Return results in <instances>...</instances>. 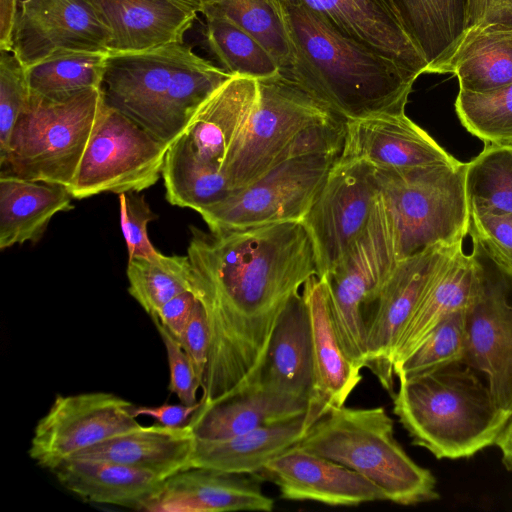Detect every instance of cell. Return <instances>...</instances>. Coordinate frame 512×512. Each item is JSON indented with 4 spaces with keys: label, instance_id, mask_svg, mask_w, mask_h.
<instances>
[{
    "label": "cell",
    "instance_id": "1",
    "mask_svg": "<svg viewBox=\"0 0 512 512\" xmlns=\"http://www.w3.org/2000/svg\"><path fill=\"white\" fill-rule=\"evenodd\" d=\"M191 291L209 331L201 405L251 385L288 300L317 275L311 238L301 221L205 232L191 227Z\"/></svg>",
    "mask_w": 512,
    "mask_h": 512
},
{
    "label": "cell",
    "instance_id": "2",
    "mask_svg": "<svg viewBox=\"0 0 512 512\" xmlns=\"http://www.w3.org/2000/svg\"><path fill=\"white\" fill-rule=\"evenodd\" d=\"M273 2L292 53L282 75L345 121L405 113L418 74L345 37L302 6Z\"/></svg>",
    "mask_w": 512,
    "mask_h": 512
},
{
    "label": "cell",
    "instance_id": "3",
    "mask_svg": "<svg viewBox=\"0 0 512 512\" xmlns=\"http://www.w3.org/2000/svg\"><path fill=\"white\" fill-rule=\"evenodd\" d=\"M231 77L183 42L109 53L101 91L109 106L170 145L206 98Z\"/></svg>",
    "mask_w": 512,
    "mask_h": 512
},
{
    "label": "cell",
    "instance_id": "4",
    "mask_svg": "<svg viewBox=\"0 0 512 512\" xmlns=\"http://www.w3.org/2000/svg\"><path fill=\"white\" fill-rule=\"evenodd\" d=\"M392 398L413 445L437 459L470 458L495 445L512 416L464 363L399 379Z\"/></svg>",
    "mask_w": 512,
    "mask_h": 512
},
{
    "label": "cell",
    "instance_id": "5",
    "mask_svg": "<svg viewBox=\"0 0 512 512\" xmlns=\"http://www.w3.org/2000/svg\"><path fill=\"white\" fill-rule=\"evenodd\" d=\"M258 91L256 79L232 76L198 107L166 154L162 177L170 204L198 211L231 193L224 170Z\"/></svg>",
    "mask_w": 512,
    "mask_h": 512
},
{
    "label": "cell",
    "instance_id": "6",
    "mask_svg": "<svg viewBox=\"0 0 512 512\" xmlns=\"http://www.w3.org/2000/svg\"><path fill=\"white\" fill-rule=\"evenodd\" d=\"M361 474L386 500L416 505L439 499L436 479L399 444L383 407H336L319 418L297 444Z\"/></svg>",
    "mask_w": 512,
    "mask_h": 512
},
{
    "label": "cell",
    "instance_id": "7",
    "mask_svg": "<svg viewBox=\"0 0 512 512\" xmlns=\"http://www.w3.org/2000/svg\"><path fill=\"white\" fill-rule=\"evenodd\" d=\"M467 162L375 168L398 261L427 247L463 243L469 233Z\"/></svg>",
    "mask_w": 512,
    "mask_h": 512
},
{
    "label": "cell",
    "instance_id": "8",
    "mask_svg": "<svg viewBox=\"0 0 512 512\" xmlns=\"http://www.w3.org/2000/svg\"><path fill=\"white\" fill-rule=\"evenodd\" d=\"M101 88L46 96L31 91L0 157V176L68 188L93 131Z\"/></svg>",
    "mask_w": 512,
    "mask_h": 512
},
{
    "label": "cell",
    "instance_id": "9",
    "mask_svg": "<svg viewBox=\"0 0 512 512\" xmlns=\"http://www.w3.org/2000/svg\"><path fill=\"white\" fill-rule=\"evenodd\" d=\"M169 145L103 99L71 185L74 199L103 192H141L154 185Z\"/></svg>",
    "mask_w": 512,
    "mask_h": 512
},
{
    "label": "cell",
    "instance_id": "10",
    "mask_svg": "<svg viewBox=\"0 0 512 512\" xmlns=\"http://www.w3.org/2000/svg\"><path fill=\"white\" fill-rule=\"evenodd\" d=\"M257 81V103L224 170L232 191L278 165L302 131L339 117L280 72Z\"/></svg>",
    "mask_w": 512,
    "mask_h": 512
},
{
    "label": "cell",
    "instance_id": "11",
    "mask_svg": "<svg viewBox=\"0 0 512 512\" xmlns=\"http://www.w3.org/2000/svg\"><path fill=\"white\" fill-rule=\"evenodd\" d=\"M339 156L311 154L286 159L197 212L212 232L302 221Z\"/></svg>",
    "mask_w": 512,
    "mask_h": 512
},
{
    "label": "cell",
    "instance_id": "12",
    "mask_svg": "<svg viewBox=\"0 0 512 512\" xmlns=\"http://www.w3.org/2000/svg\"><path fill=\"white\" fill-rule=\"evenodd\" d=\"M397 263L390 223L378 191L368 227L335 268L322 277L340 344L360 369L367 361L364 307Z\"/></svg>",
    "mask_w": 512,
    "mask_h": 512
},
{
    "label": "cell",
    "instance_id": "13",
    "mask_svg": "<svg viewBox=\"0 0 512 512\" xmlns=\"http://www.w3.org/2000/svg\"><path fill=\"white\" fill-rule=\"evenodd\" d=\"M472 241L475 290L466 309L463 363L483 373L496 403L512 411V278Z\"/></svg>",
    "mask_w": 512,
    "mask_h": 512
},
{
    "label": "cell",
    "instance_id": "14",
    "mask_svg": "<svg viewBox=\"0 0 512 512\" xmlns=\"http://www.w3.org/2000/svg\"><path fill=\"white\" fill-rule=\"evenodd\" d=\"M462 244L433 245L398 261L364 307L366 368L392 397L397 341L432 281Z\"/></svg>",
    "mask_w": 512,
    "mask_h": 512
},
{
    "label": "cell",
    "instance_id": "15",
    "mask_svg": "<svg viewBox=\"0 0 512 512\" xmlns=\"http://www.w3.org/2000/svg\"><path fill=\"white\" fill-rule=\"evenodd\" d=\"M377 196L374 167L339 156L301 221L312 241L317 276L329 274L364 233Z\"/></svg>",
    "mask_w": 512,
    "mask_h": 512
},
{
    "label": "cell",
    "instance_id": "16",
    "mask_svg": "<svg viewBox=\"0 0 512 512\" xmlns=\"http://www.w3.org/2000/svg\"><path fill=\"white\" fill-rule=\"evenodd\" d=\"M134 407L108 392L58 394L34 428L29 457L52 470L96 444L141 426Z\"/></svg>",
    "mask_w": 512,
    "mask_h": 512
},
{
    "label": "cell",
    "instance_id": "17",
    "mask_svg": "<svg viewBox=\"0 0 512 512\" xmlns=\"http://www.w3.org/2000/svg\"><path fill=\"white\" fill-rule=\"evenodd\" d=\"M110 38L97 0H22L12 52L29 67L61 52H109Z\"/></svg>",
    "mask_w": 512,
    "mask_h": 512
},
{
    "label": "cell",
    "instance_id": "18",
    "mask_svg": "<svg viewBox=\"0 0 512 512\" xmlns=\"http://www.w3.org/2000/svg\"><path fill=\"white\" fill-rule=\"evenodd\" d=\"M261 477L190 467L164 479L138 507L145 512H227L274 509Z\"/></svg>",
    "mask_w": 512,
    "mask_h": 512
},
{
    "label": "cell",
    "instance_id": "19",
    "mask_svg": "<svg viewBox=\"0 0 512 512\" xmlns=\"http://www.w3.org/2000/svg\"><path fill=\"white\" fill-rule=\"evenodd\" d=\"M257 474L276 485L286 500L330 506L386 500L383 491L361 474L297 444L269 461Z\"/></svg>",
    "mask_w": 512,
    "mask_h": 512
},
{
    "label": "cell",
    "instance_id": "20",
    "mask_svg": "<svg viewBox=\"0 0 512 512\" xmlns=\"http://www.w3.org/2000/svg\"><path fill=\"white\" fill-rule=\"evenodd\" d=\"M302 6L354 42L418 74L427 62L408 35L392 0H273Z\"/></svg>",
    "mask_w": 512,
    "mask_h": 512
},
{
    "label": "cell",
    "instance_id": "21",
    "mask_svg": "<svg viewBox=\"0 0 512 512\" xmlns=\"http://www.w3.org/2000/svg\"><path fill=\"white\" fill-rule=\"evenodd\" d=\"M301 292L311 329L313 385L305 414L310 428L331 409L343 406L362 377L338 339L325 280L314 275Z\"/></svg>",
    "mask_w": 512,
    "mask_h": 512
},
{
    "label": "cell",
    "instance_id": "22",
    "mask_svg": "<svg viewBox=\"0 0 512 512\" xmlns=\"http://www.w3.org/2000/svg\"><path fill=\"white\" fill-rule=\"evenodd\" d=\"M340 158L363 160L380 169L457 161L405 113L346 121Z\"/></svg>",
    "mask_w": 512,
    "mask_h": 512
},
{
    "label": "cell",
    "instance_id": "23",
    "mask_svg": "<svg viewBox=\"0 0 512 512\" xmlns=\"http://www.w3.org/2000/svg\"><path fill=\"white\" fill-rule=\"evenodd\" d=\"M251 385L309 402L313 385L311 329L302 292L294 294L283 308Z\"/></svg>",
    "mask_w": 512,
    "mask_h": 512
},
{
    "label": "cell",
    "instance_id": "24",
    "mask_svg": "<svg viewBox=\"0 0 512 512\" xmlns=\"http://www.w3.org/2000/svg\"><path fill=\"white\" fill-rule=\"evenodd\" d=\"M110 29L109 53L183 43L197 12L173 0H97Z\"/></svg>",
    "mask_w": 512,
    "mask_h": 512
},
{
    "label": "cell",
    "instance_id": "25",
    "mask_svg": "<svg viewBox=\"0 0 512 512\" xmlns=\"http://www.w3.org/2000/svg\"><path fill=\"white\" fill-rule=\"evenodd\" d=\"M308 400L276 394L256 385L200 405L188 425L196 439L220 440L306 414Z\"/></svg>",
    "mask_w": 512,
    "mask_h": 512
},
{
    "label": "cell",
    "instance_id": "26",
    "mask_svg": "<svg viewBox=\"0 0 512 512\" xmlns=\"http://www.w3.org/2000/svg\"><path fill=\"white\" fill-rule=\"evenodd\" d=\"M195 437L190 426H139L96 444L73 458L115 462L168 477L189 468Z\"/></svg>",
    "mask_w": 512,
    "mask_h": 512
},
{
    "label": "cell",
    "instance_id": "27",
    "mask_svg": "<svg viewBox=\"0 0 512 512\" xmlns=\"http://www.w3.org/2000/svg\"><path fill=\"white\" fill-rule=\"evenodd\" d=\"M437 74L457 77L459 90L486 92L512 82V25L477 23L467 28Z\"/></svg>",
    "mask_w": 512,
    "mask_h": 512
},
{
    "label": "cell",
    "instance_id": "28",
    "mask_svg": "<svg viewBox=\"0 0 512 512\" xmlns=\"http://www.w3.org/2000/svg\"><path fill=\"white\" fill-rule=\"evenodd\" d=\"M309 427L305 414L293 420L258 428L220 440L195 438L190 467L256 474L269 461L298 444Z\"/></svg>",
    "mask_w": 512,
    "mask_h": 512
},
{
    "label": "cell",
    "instance_id": "29",
    "mask_svg": "<svg viewBox=\"0 0 512 512\" xmlns=\"http://www.w3.org/2000/svg\"><path fill=\"white\" fill-rule=\"evenodd\" d=\"M50 471L65 489L84 501L135 510L167 478L115 462L83 458L68 459Z\"/></svg>",
    "mask_w": 512,
    "mask_h": 512
},
{
    "label": "cell",
    "instance_id": "30",
    "mask_svg": "<svg viewBox=\"0 0 512 512\" xmlns=\"http://www.w3.org/2000/svg\"><path fill=\"white\" fill-rule=\"evenodd\" d=\"M62 185L0 176V249L38 242L52 217L73 208Z\"/></svg>",
    "mask_w": 512,
    "mask_h": 512
},
{
    "label": "cell",
    "instance_id": "31",
    "mask_svg": "<svg viewBox=\"0 0 512 512\" xmlns=\"http://www.w3.org/2000/svg\"><path fill=\"white\" fill-rule=\"evenodd\" d=\"M474 290V259L460 247L432 281L402 331L394 351V365L409 356L441 321L466 310Z\"/></svg>",
    "mask_w": 512,
    "mask_h": 512
},
{
    "label": "cell",
    "instance_id": "32",
    "mask_svg": "<svg viewBox=\"0 0 512 512\" xmlns=\"http://www.w3.org/2000/svg\"><path fill=\"white\" fill-rule=\"evenodd\" d=\"M400 19L436 73L469 27V0H392Z\"/></svg>",
    "mask_w": 512,
    "mask_h": 512
},
{
    "label": "cell",
    "instance_id": "33",
    "mask_svg": "<svg viewBox=\"0 0 512 512\" xmlns=\"http://www.w3.org/2000/svg\"><path fill=\"white\" fill-rule=\"evenodd\" d=\"M202 14L205 17L206 42L226 72L256 80L270 78L280 72L273 56L250 33L220 14Z\"/></svg>",
    "mask_w": 512,
    "mask_h": 512
},
{
    "label": "cell",
    "instance_id": "34",
    "mask_svg": "<svg viewBox=\"0 0 512 512\" xmlns=\"http://www.w3.org/2000/svg\"><path fill=\"white\" fill-rule=\"evenodd\" d=\"M128 292L150 316L170 299L191 291L192 266L187 256H166L158 252L151 257L128 258Z\"/></svg>",
    "mask_w": 512,
    "mask_h": 512
},
{
    "label": "cell",
    "instance_id": "35",
    "mask_svg": "<svg viewBox=\"0 0 512 512\" xmlns=\"http://www.w3.org/2000/svg\"><path fill=\"white\" fill-rule=\"evenodd\" d=\"M108 54L85 51L53 54L26 67L30 90L54 96L101 88Z\"/></svg>",
    "mask_w": 512,
    "mask_h": 512
},
{
    "label": "cell",
    "instance_id": "36",
    "mask_svg": "<svg viewBox=\"0 0 512 512\" xmlns=\"http://www.w3.org/2000/svg\"><path fill=\"white\" fill-rule=\"evenodd\" d=\"M470 211L512 213V145L484 144L466 168Z\"/></svg>",
    "mask_w": 512,
    "mask_h": 512
},
{
    "label": "cell",
    "instance_id": "37",
    "mask_svg": "<svg viewBox=\"0 0 512 512\" xmlns=\"http://www.w3.org/2000/svg\"><path fill=\"white\" fill-rule=\"evenodd\" d=\"M220 14L255 37L281 69L288 68L292 53L289 37L273 0H202L200 13Z\"/></svg>",
    "mask_w": 512,
    "mask_h": 512
},
{
    "label": "cell",
    "instance_id": "38",
    "mask_svg": "<svg viewBox=\"0 0 512 512\" xmlns=\"http://www.w3.org/2000/svg\"><path fill=\"white\" fill-rule=\"evenodd\" d=\"M455 111L484 144L512 145V82L486 92L459 90Z\"/></svg>",
    "mask_w": 512,
    "mask_h": 512
},
{
    "label": "cell",
    "instance_id": "39",
    "mask_svg": "<svg viewBox=\"0 0 512 512\" xmlns=\"http://www.w3.org/2000/svg\"><path fill=\"white\" fill-rule=\"evenodd\" d=\"M466 345V310L449 315L404 360L394 365L399 379L463 363Z\"/></svg>",
    "mask_w": 512,
    "mask_h": 512
},
{
    "label": "cell",
    "instance_id": "40",
    "mask_svg": "<svg viewBox=\"0 0 512 512\" xmlns=\"http://www.w3.org/2000/svg\"><path fill=\"white\" fill-rule=\"evenodd\" d=\"M0 157L31 94L27 69L12 51H0Z\"/></svg>",
    "mask_w": 512,
    "mask_h": 512
},
{
    "label": "cell",
    "instance_id": "41",
    "mask_svg": "<svg viewBox=\"0 0 512 512\" xmlns=\"http://www.w3.org/2000/svg\"><path fill=\"white\" fill-rule=\"evenodd\" d=\"M469 234L512 278V213L471 210Z\"/></svg>",
    "mask_w": 512,
    "mask_h": 512
},
{
    "label": "cell",
    "instance_id": "42",
    "mask_svg": "<svg viewBox=\"0 0 512 512\" xmlns=\"http://www.w3.org/2000/svg\"><path fill=\"white\" fill-rule=\"evenodd\" d=\"M139 192L119 194L120 224L128 258L151 257L157 251L148 238L147 225L157 216Z\"/></svg>",
    "mask_w": 512,
    "mask_h": 512
},
{
    "label": "cell",
    "instance_id": "43",
    "mask_svg": "<svg viewBox=\"0 0 512 512\" xmlns=\"http://www.w3.org/2000/svg\"><path fill=\"white\" fill-rule=\"evenodd\" d=\"M165 347L170 370L168 389L175 394L181 403L193 405L197 403V392L202 387L190 358L180 342L175 339L160 323L153 322Z\"/></svg>",
    "mask_w": 512,
    "mask_h": 512
},
{
    "label": "cell",
    "instance_id": "44",
    "mask_svg": "<svg viewBox=\"0 0 512 512\" xmlns=\"http://www.w3.org/2000/svg\"><path fill=\"white\" fill-rule=\"evenodd\" d=\"M179 342L203 383L209 357L210 331L205 310L198 300Z\"/></svg>",
    "mask_w": 512,
    "mask_h": 512
},
{
    "label": "cell",
    "instance_id": "45",
    "mask_svg": "<svg viewBox=\"0 0 512 512\" xmlns=\"http://www.w3.org/2000/svg\"><path fill=\"white\" fill-rule=\"evenodd\" d=\"M197 298L192 291H185L167 301L152 317V322L160 323L175 339L180 341L193 314Z\"/></svg>",
    "mask_w": 512,
    "mask_h": 512
},
{
    "label": "cell",
    "instance_id": "46",
    "mask_svg": "<svg viewBox=\"0 0 512 512\" xmlns=\"http://www.w3.org/2000/svg\"><path fill=\"white\" fill-rule=\"evenodd\" d=\"M200 404L199 400L193 405L164 403L158 406H135L133 413L135 417H151L164 426L181 427L189 423Z\"/></svg>",
    "mask_w": 512,
    "mask_h": 512
},
{
    "label": "cell",
    "instance_id": "47",
    "mask_svg": "<svg viewBox=\"0 0 512 512\" xmlns=\"http://www.w3.org/2000/svg\"><path fill=\"white\" fill-rule=\"evenodd\" d=\"M17 0H0V51H12Z\"/></svg>",
    "mask_w": 512,
    "mask_h": 512
},
{
    "label": "cell",
    "instance_id": "48",
    "mask_svg": "<svg viewBox=\"0 0 512 512\" xmlns=\"http://www.w3.org/2000/svg\"><path fill=\"white\" fill-rule=\"evenodd\" d=\"M478 23L512 25V0H490Z\"/></svg>",
    "mask_w": 512,
    "mask_h": 512
},
{
    "label": "cell",
    "instance_id": "49",
    "mask_svg": "<svg viewBox=\"0 0 512 512\" xmlns=\"http://www.w3.org/2000/svg\"><path fill=\"white\" fill-rule=\"evenodd\" d=\"M495 445L501 452L503 465L508 470H512V416L496 440Z\"/></svg>",
    "mask_w": 512,
    "mask_h": 512
},
{
    "label": "cell",
    "instance_id": "50",
    "mask_svg": "<svg viewBox=\"0 0 512 512\" xmlns=\"http://www.w3.org/2000/svg\"><path fill=\"white\" fill-rule=\"evenodd\" d=\"M490 0H469V27L477 24Z\"/></svg>",
    "mask_w": 512,
    "mask_h": 512
},
{
    "label": "cell",
    "instance_id": "51",
    "mask_svg": "<svg viewBox=\"0 0 512 512\" xmlns=\"http://www.w3.org/2000/svg\"><path fill=\"white\" fill-rule=\"evenodd\" d=\"M178 4L193 10L197 13H200L202 7V0H173Z\"/></svg>",
    "mask_w": 512,
    "mask_h": 512
}]
</instances>
